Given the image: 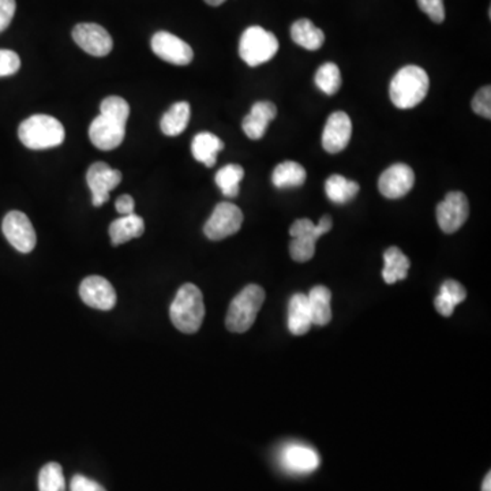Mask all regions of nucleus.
<instances>
[{
	"label": "nucleus",
	"mask_w": 491,
	"mask_h": 491,
	"mask_svg": "<svg viewBox=\"0 0 491 491\" xmlns=\"http://www.w3.org/2000/svg\"><path fill=\"white\" fill-rule=\"evenodd\" d=\"M430 88L428 72L419 66L402 67L396 72L389 88L392 103L399 109H411L419 106Z\"/></svg>",
	"instance_id": "1"
},
{
	"label": "nucleus",
	"mask_w": 491,
	"mask_h": 491,
	"mask_svg": "<svg viewBox=\"0 0 491 491\" xmlns=\"http://www.w3.org/2000/svg\"><path fill=\"white\" fill-rule=\"evenodd\" d=\"M171 321L182 334H193L199 331L205 317L204 296L191 283L179 288L170 309Z\"/></svg>",
	"instance_id": "2"
},
{
	"label": "nucleus",
	"mask_w": 491,
	"mask_h": 491,
	"mask_svg": "<svg viewBox=\"0 0 491 491\" xmlns=\"http://www.w3.org/2000/svg\"><path fill=\"white\" fill-rule=\"evenodd\" d=\"M18 137L28 149L44 150L63 144V124L49 115H33L25 119L18 129Z\"/></svg>",
	"instance_id": "3"
},
{
	"label": "nucleus",
	"mask_w": 491,
	"mask_h": 491,
	"mask_svg": "<svg viewBox=\"0 0 491 491\" xmlns=\"http://www.w3.org/2000/svg\"><path fill=\"white\" fill-rule=\"evenodd\" d=\"M264 302V288L257 284H250L243 288L233 298L230 309H228L227 318H225L228 331L233 332V334L248 332L256 322Z\"/></svg>",
	"instance_id": "4"
},
{
	"label": "nucleus",
	"mask_w": 491,
	"mask_h": 491,
	"mask_svg": "<svg viewBox=\"0 0 491 491\" xmlns=\"http://www.w3.org/2000/svg\"><path fill=\"white\" fill-rule=\"evenodd\" d=\"M334 227L331 216L319 218L318 224H314L309 218H299L291 225L290 235L292 241L290 244V254L293 261L308 262L316 254L317 241Z\"/></svg>",
	"instance_id": "5"
},
{
	"label": "nucleus",
	"mask_w": 491,
	"mask_h": 491,
	"mask_svg": "<svg viewBox=\"0 0 491 491\" xmlns=\"http://www.w3.org/2000/svg\"><path fill=\"white\" fill-rule=\"evenodd\" d=\"M276 36L261 26H250L244 30L239 43V55L241 61L250 67L267 63L279 51Z\"/></svg>",
	"instance_id": "6"
},
{
	"label": "nucleus",
	"mask_w": 491,
	"mask_h": 491,
	"mask_svg": "<svg viewBox=\"0 0 491 491\" xmlns=\"http://www.w3.org/2000/svg\"><path fill=\"white\" fill-rule=\"evenodd\" d=\"M243 224V213L231 202H222L213 210L204 227L205 235L210 241H223L235 235Z\"/></svg>",
	"instance_id": "7"
},
{
	"label": "nucleus",
	"mask_w": 491,
	"mask_h": 491,
	"mask_svg": "<svg viewBox=\"0 0 491 491\" xmlns=\"http://www.w3.org/2000/svg\"><path fill=\"white\" fill-rule=\"evenodd\" d=\"M2 230L9 243L20 253H30L36 248L38 236L32 222L25 213L18 210L7 213L6 217L4 218Z\"/></svg>",
	"instance_id": "8"
},
{
	"label": "nucleus",
	"mask_w": 491,
	"mask_h": 491,
	"mask_svg": "<svg viewBox=\"0 0 491 491\" xmlns=\"http://www.w3.org/2000/svg\"><path fill=\"white\" fill-rule=\"evenodd\" d=\"M470 204L466 194L452 191L436 207V222L445 233H454L466 224Z\"/></svg>",
	"instance_id": "9"
},
{
	"label": "nucleus",
	"mask_w": 491,
	"mask_h": 491,
	"mask_svg": "<svg viewBox=\"0 0 491 491\" xmlns=\"http://www.w3.org/2000/svg\"><path fill=\"white\" fill-rule=\"evenodd\" d=\"M87 182L92 191L93 207H103L106 202H108L109 193L121 183L122 173L109 167L104 161H97L88 170Z\"/></svg>",
	"instance_id": "10"
},
{
	"label": "nucleus",
	"mask_w": 491,
	"mask_h": 491,
	"mask_svg": "<svg viewBox=\"0 0 491 491\" xmlns=\"http://www.w3.org/2000/svg\"><path fill=\"white\" fill-rule=\"evenodd\" d=\"M150 46L155 55L167 63L187 66L193 62V48L173 33L164 32V30L156 33L150 41Z\"/></svg>",
	"instance_id": "11"
},
{
	"label": "nucleus",
	"mask_w": 491,
	"mask_h": 491,
	"mask_svg": "<svg viewBox=\"0 0 491 491\" xmlns=\"http://www.w3.org/2000/svg\"><path fill=\"white\" fill-rule=\"evenodd\" d=\"M72 38L80 48L97 58L106 56L114 48L113 38L97 23H78L72 30Z\"/></svg>",
	"instance_id": "12"
},
{
	"label": "nucleus",
	"mask_w": 491,
	"mask_h": 491,
	"mask_svg": "<svg viewBox=\"0 0 491 491\" xmlns=\"http://www.w3.org/2000/svg\"><path fill=\"white\" fill-rule=\"evenodd\" d=\"M415 183V174L407 164L397 163L384 171L379 176V193L385 199H402L411 191Z\"/></svg>",
	"instance_id": "13"
},
{
	"label": "nucleus",
	"mask_w": 491,
	"mask_h": 491,
	"mask_svg": "<svg viewBox=\"0 0 491 491\" xmlns=\"http://www.w3.org/2000/svg\"><path fill=\"white\" fill-rule=\"evenodd\" d=\"M126 135V124L115 119L98 115L89 127V139L97 149L114 150L121 147Z\"/></svg>",
	"instance_id": "14"
},
{
	"label": "nucleus",
	"mask_w": 491,
	"mask_h": 491,
	"mask_svg": "<svg viewBox=\"0 0 491 491\" xmlns=\"http://www.w3.org/2000/svg\"><path fill=\"white\" fill-rule=\"evenodd\" d=\"M352 135V123L350 116L343 111L332 114L327 118L322 132V147L331 155L343 152L348 147Z\"/></svg>",
	"instance_id": "15"
},
{
	"label": "nucleus",
	"mask_w": 491,
	"mask_h": 491,
	"mask_svg": "<svg viewBox=\"0 0 491 491\" xmlns=\"http://www.w3.org/2000/svg\"><path fill=\"white\" fill-rule=\"evenodd\" d=\"M80 295L85 305L98 310H111L116 305L115 288L101 276H89L80 283Z\"/></svg>",
	"instance_id": "16"
},
{
	"label": "nucleus",
	"mask_w": 491,
	"mask_h": 491,
	"mask_svg": "<svg viewBox=\"0 0 491 491\" xmlns=\"http://www.w3.org/2000/svg\"><path fill=\"white\" fill-rule=\"evenodd\" d=\"M280 466L290 474H310L319 467V456L310 446L290 444L280 452Z\"/></svg>",
	"instance_id": "17"
},
{
	"label": "nucleus",
	"mask_w": 491,
	"mask_h": 491,
	"mask_svg": "<svg viewBox=\"0 0 491 491\" xmlns=\"http://www.w3.org/2000/svg\"><path fill=\"white\" fill-rule=\"evenodd\" d=\"M277 108L270 101H258L251 106L250 114L241 122L244 134L253 141H258L264 137L270 122L276 118Z\"/></svg>",
	"instance_id": "18"
},
{
	"label": "nucleus",
	"mask_w": 491,
	"mask_h": 491,
	"mask_svg": "<svg viewBox=\"0 0 491 491\" xmlns=\"http://www.w3.org/2000/svg\"><path fill=\"white\" fill-rule=\"evenodd\" d=\"M311 325L313 321H311L308 295L295 293L288 305V329L295 336H303L310 331Z\"/></svg>",
	"instance_id": "19"
},
{
	"label": "nucleus",
	"mask_w": 491,
	"mask_h": 491,
	"mask_svg": "<svg viewBox=\"0 0 491 491\" xmlns=\"http://www.w3.org/2000/svg\"><path fill=\"white\" fill-rule=\"evenodd\" d=\"M145 233V223L141 216L127 215L116 218L109 225V236L114 246H121L131 239L140 238Z\"/></svg>",
	"instance_id": "20"
},
{
	"label": "nucleus",
	"mask_w": 491,
	"mask_h": 491,
	"mask_svg": "<svg viewBox=\"0 0 491 491\" xmlns=\"http://www.w3.org/2000/svg\"><path fill=\"white\" fill-rule=\"evenodd\" d=\"M224 149V142L212 132H199L191 142V153L199 163L207 168L215 167L218 153Z\"/></svg>",
	"instance_id": "21"
},
{
	"label": "nucleus",
	"mask_w": 491,
	"mask_h": 491,
	"mask_svg": "<svg viewBox=\"0 0 491 491\" xmlns=\"http://www.w3.org/2000/svg\"><path fill=\"white\" fill-rule=\"evenodd\" d=\"M410 267H411V261L399 248H389L384 253L382 277L386 284H394L404 280L408 276Z\"/></svg>",
	"instance_id": "22"
},
{
	"label": "nucleus",
	"mask_w": 491,
	"mask_h": 491,
	"mask_svg": "<svg viewBox=\"0 0 491 491\" xmlns=\"http://www.w3.org/2000/svg\"><path fill=\"white\" fill-rule=\"evenodd\" d=\"M291 38L293 43L308 51H317L325 43V35L310 20H298L291 26Z\"/></svg>",
	"instance_id": "23"
},
{
	"label": "nucleus",
	"mask_w": 491,
	"mask_h": 491,
	"mask_svg": "<svg viewBox=\"0 0 491 491\" xmlns=\"http://www.w3.org/2000/svg\"><path fill=\"white\" fill-rule=\"evenodd\" d=\"M190 116H191V108L187 101L174 104L161 118V131L168 137L181 135L189 126Z\"/></svg>",
	"instance_id": "24"
},
{
	"label": "nucleus",
	"mask_w": 491,
	"mask_h": 491,
	"mask_svg": "<svg viewBox=\"0 0 491 491\" xmlns=\"http://www.w3.org/2000/svg\"><path fill=\"white\" fill-rule=\"evenodd\" d=\"M467 299L466 288L462 287L456 280H446L441 285L440 295L434 301L436 311L443 317H451L457 305Z\"/></svg>",
	"instance_id": "25"
},
{
	"label": "nucleus",
	"mask_w": 491,
	"mask_h": 491,
	"mask_svg": "<svg viewBox=\"0 0 491 491\" xmlns=\"http://www.w3.org/2000/svg\"><path fill=\"white\" fill-rule=\"evenodd\" d=\"M331 291L324 285H317L308 295L309 308H310L313 325L325 326L332 319Z\"/></svg>",
	"instance_id": "26"
},
{
	"label": "nucleus",
	"mask_w": 491,
	"mask_h": 491,
	"mask_svg": "<svg viewBox=\"0 0 491 491\" xmlns=\"http://www.w3.org/2000/svg\"><path fill=\"white\" fill-rule=\"evenodd\" d=\"M360 183L355 181L344 178L343 175H332L325 183V191L327 199L337 205L347 204L352 201L357 194L360 193Z\"/></svg>",
	"instance_id": "27"
},
{
	"label": "nucleus",
	"mask_w": 491,
	"mask_h": 491,
	"mask_svg": "<svg viewBox=\"0 0 491 491\" xmlns=\"http://www.w3.org/2000/svg\"><path fill=\"white\" fill-rule=\"evenodd\" d=\"M308 178L305 168L296 161H284L279 164L272 174V182L277 189L301 187Z\"/></svg>",
	"instance_id": "28"
},
{
	"label": "nucleus",
	"mask_w": 491,
	"mask_h": 491,
	"mask_svg": "<svg viewBox=\"0 0 491 491\" xmlns=\"http://www.w3.org/2000/svg\"><path fill=\"white\" fill-rule=\"evenodd\" d=\"M244 178V170L239 164H228L216 174V184L228 199L238 197L241 182Z\"/></svg>",
	"instance_id": "29"
},
{
	"label": "nucleus",
	"mask_w": 491,
	"mask_h": 491,
	"mask_svg": "<svg viewBox=\"0 0 491 491\" xmlns=\"http://www.w3.org/2000/svg\"><path fill=\"white\" fill-rule=\"evenodd\" d=\"M316 85L325 95L334 96L342 88V72L334 63H325L317 70Z\"/></svg>",
	"instance_id": "30"
},
{
	"label": "nucleus",
	"mask_w": 491,
	"mask_h": 491,
	"mask_svg": "<svg viewBox=\"0 0 491 491\" xmlns=\"http://www.w3.org/2000/svg\"><path fill=\"white\" fill-rule=\"evenodd\" d=\"M38 491H66L63 470L58 462H48L38 474Z\"/></svg>",
	"instance_id": "31"
},
{
	"label": "nucleus",
	"mask_w": 491,
	"mask_h": 491,
	"mask_svg": "<svg viewBox=\"0 0 491 491\" xmlns=\"http://www.w3.org/2000/svg\"><path fill=\"white\" fill-rule=\"evenodd\" d=\"M100 115L115 119V121L126 124L130 116L129 103L119 96H109L101 101Z\"/></svg>",
	"instance_id": "32"
},
{
	"label": "nucleus",
	"mask_w": 491,
	"mask_h": 491,
	"mask_svg": "<svg viewBox=\"0 0 491 491\" xmlns=\"http://www.w3.org/2000/svg\"><path fill=\"white\" fill-rule=\"evenodd\" d=\"M472 111L485 119L491 118V88L483 87L472 98Z\"/></svg>",
	"instance_id": "33"
},
{
	"label": "nucleus",
	"mask_w": 491,
	"mask_h": 491,
	"mask_svg": "<svg viewBox=\"0 0 491 491\" xmlns=\"http://www.w3.org/2000/svg\"><path fill=\"white\" fill-rule=\"evenodd\" d=\"M21 59L17 52L0 49V77L14 75L20 70Z\"/></svg>",
	"instance_id": "34"
},
{
	"label": "nucleus",
	"mask_w": 491,
	"mask_h": 491,
	"mask_svg": "<svg viewBox=\"0 0 491 491\" xmlns=\"http://www.w3.org/2000/svg\"><path fill=\"white\" fill-rule=\"evenodd\" d=\"M418 6L433 22L443 23L445 21L444 0H418Z\"/></svg>",
	"instance_id": "35"
},
{
	"label": "nucleus",
	"mask_w": 491,
	"mask_h": 491,
	"mask_svg": "<svg viewBox=\"0 0 491 491\" xmlns=\"http://www.w3.org/2000/svg\"><path fill=\"white\" fill-rule=\"evenodd\" d=\"M15 9H17L15 0H0V33L9 28L14 18Z\"/></svg>",
	"instance_id": "36"
},
{
	"label": "nucleus",
	"mask_w": 491,
	"mask_h": 491,
	"mask_svg": "<svg viewBox=\"0 0 491 491\" xmlns=\"http://www.w3.org/2000/svg\"><path fill=\"white\" fill-rule=\"evenodd\" d=\"M72 491H106L100 483L84 477V475H75L70 483Z\"/></svg>",
	"instance_id": "37"
},
{
	"label": "nucleus",
	"mask_w": 491,
	"mask_h": 491,
	"mask_svg": "<svg viewBox=\"0 0 491 491\" xmlns=\"http://www.w3.org/2000/svg\"><path fill=\"white\" fill-rule=\"evenodd\" d=\"M116 210L121 213L122 216L132 215L135 209V201L129 194H123L119 197L115 202Z\"/></svg>",
	"instance_id": "38"
},
{
	"label": "nucleus",
	"mask_w": 491,
	"mask_h": 491,
	"mask_svg": "<svg viewBox=\"0 0 491 491\" xmlns=\"http://www.w3.org/2000/svg\"><path fill=\"white\" fill-rule=\"evenodd\" d=\"M490 486H491V474L490 472H488V474L486 475L485 480H483L482 491H491Z\"/></svg>",
	"instance_id": "39"
},
{
	"label": "nucleus",
	"mask_w": 491,
	"mask_h": 491,
	"mask_svg": "<svg viewBox=\"0 0 491 491\" xmlns=\"http://www.w3.org/2000/svg\"><path fill=\"white\" fill-rule=\"evenodd\" d=\"M209 6L217 7L222 6L224 2H227V0H205Z\"/></svg>",
	"instance_id": "40"
}]
</instances>
